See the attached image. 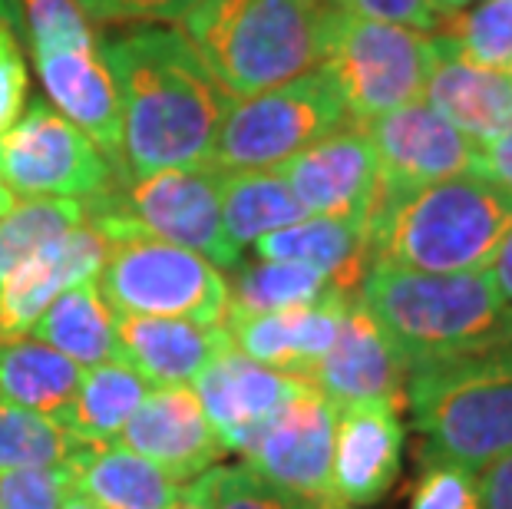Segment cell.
Listing matches in <instances>:
<instances>
[{"mask_svg":"<svg viewBox=\"0 0 512 509\" xmlns=\"http://www.w3.org/2000/svg\"><path fill=\"white\" fill-rule=\"evenodd\" d=\"M123 113V172L209 166L228 96L179 30L136 27L100 43Z\"/></svg>","mask_w":512,"mask_h":509,"instance_id":"6da1fadb","label":"cell"},{"mask_svg":"<svg viewBox=\"0 0 512 509\" xmlns=\"http://www.w3.org/2000/svg\"><path fill=\"white\" fill-rule=\"evenodd\" d=\"M512 232V192L486 176L377 196L367 219L370 262L410 272H483Z\"/></svg>","mask_w":512,"mask_h":509,"instance_id":"7a4b0ae2","label":"cell"},{"mask_svg":"<svg viewBox=\"0 0 512 509\" xmlns=\"http://www.w3.org/2000/svg\"><path fill=\"white\" fill-rule=\"evenodd\" d=\"M357 301L374 314L410 367L479 357L512 331V308L486 272L433 275L370 262Z\"/></svg>","mask_w":512,"mask_h":509,"instance_id":"3957f363","label":"cell"},{"mask_svg":"<svg viewBox=\"0 0 512 509\" xmlns=\"http://www.w3.org/2000/svg\"><path fill=\"white\" fill-rule=\"evenodd\" d=\"M331 0H199L179 34L212 80L245 100L324 63Z\"/></svg>","mask_w":512,"mask_h":509,"instance_id":"277c9868","label":"cell"},{"mask_svg":"<svg viewBox=\"0 0 512 509\" xmlns=\"http://www.w3.org/2000/svg\"><path fill=\"white\" fill-rule=\"evenodd\" d=\"M407 407L423 437L420 460L483 470L512 453V374L483 354L410 367Z\"/></svg>","mask_w":512,"mask_h":509,"instance_id":"5b68a950","label":"cell"},{"mask_svg":"<svg viewBox=\"0 0 512 509\" xmlns=\"http://www.w3.org/2000/svg\"><path fill=\"white\" fill-rule=\"evenodd\" d=\"M222 172L215 166L162 169L143 179L119 176L100 196L86 199V222L110 242L152 235L202 255L215 268L242 265V252L222 229Z\"/></svg>","mask_w":512,"mask_h":509,"instance_id":"8992f818","label":"cell"},{"mask_svg":"<svg viewBox=\"0 0 512 509\" xmlns=\"http://www.w3.org/2000/svg\"><path fill=\"white\" fill-rule=\"evenodd\" d=\"M433 57V34L354 17L334 7L321 67L331 73L351 126H361L423 100Z\"/></svg>","mask_w":512,"mask_h":509,"instance_id":"52a82bcc","label":"cell"},{"mask_svg":"<svg viewBox=\"0 0 512 509\" xmlns=\"http://www.w3.org/2000/svg\"><path fill=\"white\" fill-rule=\"evenodd\" d=\"M344 126L351 119L331 73L314 67L245 100H228L209 166L219 172L275 169Z\"/></svg>","mask_w":512,"mask_h":509,"instance_id":"ba28073f","label":"cell"},{"mask_svg":"<svg viewBox=\"0 0 512 509\" xmlns=\"http://www.w3.org/2000/svg\"><path fill=\"white\" fill-rule=\"evenodd\" d=\"M96 285L116 314L185 318L195 324H225L228 314L222 268L152 235L110 242Z\"/></svg>","mask_w":512,"mask_h":509,"instance_id":"9c48e42d","label":"cell"},{"mask_svg":"<svg viewBox=\"0 0 512 509\" xmlns=\"http://www.w3.org/2000/svg\"><path fill=\"white\" fill-rule=\"evenodd\" d=\"M0 176L20 199H93L113 182V162L50 103H30L0 133Z\"/></svg>","mask_w":512,"mask_h":509,"instance_id":"30bf717a","label":"cell"},{"mask_svg":"<svg viewBox=\"0 0 512 509\" xmlns=\"http://www.w3.org/2000/svg\"><path fill=\"white\" fill-rule=\"evenodd\" d=\"M377 156L380 196L413 192L456 176H479V143L423 100L361 123Z\"/></svg>","mask_w":512,"mask_h":509,"instance_id":"8fae6325","label":"cell"},{"mask_svg":"<svg viewBox=\"0 0 512 509\" xmlns=\"http://www.w3.org/2000/svg\"><path fill=\"white\" fill-rule=\"evenodd\" d=\"M334 420L337 407L311 384L288 407H281L242 450L245 467L275 483L278 490L324 509H341L331 486Z\"/></svg>","mask_w":512,"mask_h":509,"instance_id":"7c38bea8","label":"cell"},{"mask_svg":"<svg viewBox=\"0 0 512 509\" xmlns=\"http://www.w3.org/2000/svg\"><path fill=\"white\" fill-rule=\"evenodd\" d=\"M275 172L308 215L364 225L380 196L377 156L361 126H344L285 159Z\"/></svg>","mask_w":512,"mask_h":509,"instance_id":"4fadbf2b","label":"cell"},{"mask_svg":"<svg viewBox=\"0 0 512 509\" xmlns=\"http://www.w3.org/2000/svg\"><path fill=\"white\" fill-rule=\"evenodd\" d=\"M308 381L337 410L354 404H390L400 410L407 404V361L357 295L344 311L334 344L311 367Z\"/></svg>","mask_w":512,"mask_h":509,"instance_id":"5bb4252c","label":"cell"},{"mask_svg":"<svg viewBox=\"0 0 512 509\" xmlns=\"http://www.w3.org/2000/svg\"><path fill=\"white\" fill-rule=\"evenodd\" d=\"M195 397L225 450L242 453L261 427L311 387L308 377L258 364L228 348L195 377Z\"/></svg>","mask_w":512,"mask_h":509,"instance_id":"9a60e30c","label":"cell"},{"mask_svg":"<svg viewBox=\"0 0 512 509\" xmlns=\"http://www.w3.org/2000/svg\"><path fill=\"white\" fill-rule=\"evenodd\" d=\"M34 63L53 110L83 129L113 162V169L123 172V113H119V93L103 60L100 40L90 37L67 47L37 50Z\"/></svg>","mask_w":512,"mask_h":509,"instance_id":"2e32d148","label":"cell"},{"mask_svg":"<svg viewBox=\"0 0 512 509\" xmlns=\"http://www.w3.org/2000/svg\"><path fill=\"white\" fill-rule=\"evenodd\" d=\"M106 252H110V238L83 222L14 268L0 281V341L27 338L40 314L63 291L100 278Z\"/></svg>","mask_w":512,"mask_h":509,"instance_id":"e0dca14e","label":"cell"},{"mask_svg":"<svg viewBox=\"0 0 512 509\" xmlns=\"http://www.w3.org/2000/svg\"><path fill=\"white\" fill-rule=\"evenodd\" d=\"M116 443L152 460L182 483L209 473V467L225 457L199 397L185 384L149 391L129 424L119 430Z\"/></svg>","mask_w":512,"mask_h":509,"instance_id":"ac0fdd59","label":"cell"},{"mask_svg":"<svg viewBox=\"0 0 512 509\" xmlns=\"http://www.w3.org/2000/svg\"><path fill=\"white\" fill-rule=\"evenodd\" d=\"M403 424L390 404L341 407L334 420L331 486L337 506H367L384 500L400 476Z\"/></svg>","mask_w":512,"mask_h":509,"instance_id":"d6986e66","label":"cell"},{"mask_svg":"<svg viewBox=\"0 0 512 509\" xmlns=\"http://www.w3.org/2000/svg\"><path fill=\"white\" fill-rule=\"evenodd\" d=\"M119 364L133 367L152 387L192 384L222 351L232 348L225 324H195L185 318L116 314Z\"/></svg>","mask_w":512,"mask_h":509,"instance_id":"ffe728a7","label":"cell"},{"mask_svg":"<svg viewBox=\"0 0 512 509\" xmlns=\"http://www.w3.org/2000/svg\"><path fill=\"white\" fill-rule=\"evenodd\" d=\"M354 295L334 291L318 305H301L285 311L252 314V318L225 321L232 348L252 357L258 364L278 367V371L308 377L311 367L321 361L324 351L337 338L344 311Z\"/></svg>","mask_w":512,"mask_h":509,"instance_id":"44dd1931","label":"cell"},{"mask_svg":"<svg viewBox=\"0 0 512 509\" xmlns=\"http://www.w3.org/2000/svg\"><path fill=\"white\" fill-rule=\"evenodd\" d=\"M437 57L423 90V103L433 106L443 119L476 139L479 146L512 126V77L499 70L476 67L450 50L440 34H433Z\"/></svg>","mask_w":512,"mask_h":509,"instance_id":"7402d4cb","label":"cell"},{"mask_svg":"<svg viewBox=\"0 0 512 509\" xmlns=\"http://www.w3.org/2000/svg\"><path fill=\"white\" fill-rule=\"evenodd\" d=\"M67 473L73 490L83 493L96 509H169L185 486L116 440L73 447Z\"/></svg>","mask_w":512,"mask_h":509,"instance_id":"603a6c76","label":"cell"},{"mask_svg":"<svg viewBox=\"0 0 512 509\" xmlns=\"http://www.w3.org/2000/svg\"><path fill=\"white\" fill-rule=\"evenodd\" d=\"M252 248L265 262L308 265L314 272L328 275L347 295H354L370 268L364 225L344 219H324V215H308V219L285 225L278 232L261 235Z\"/></svg>","mask_w":512,"mask_h":509,"instance_id":"cb8c5ba5","label":"cell"},{"mask_svg":"<svg viewBox=\"0 0 512 509\" xmlns=\"http://www.w3.org/2000/svg\"><path fill=\"white\" fill-rule=\"evenodd\" d=\"M30 334H34V341L50 344L53 351L70 357L83 371L96 364L119 361L116 311L110 308V301L103 298L96 278L63 291V295L40 314Z\"/></svg>","mask_w":512,"mask_h":509,"instance_id":"d4e9b609","label":"cell"},{"mask_svg":"<svg viewBox=\"0 0 512 509\" xmlns=\"http://www.w3.org/2000/svg\"><path fill=\"white\" fill-rule=\"evenodd\" d=\"M146 394V381L133 367L119 361L86 367L73 400L57 414V424L67 430L73 447L113 443Z\"/></svg>","mask_w":512,"mask_h":509,"instance_id":"484cf974","label":"cell"},{"mask_svg":"<svg viewBox=\"0 0 512 509\" xmlns=\"http://www.w3.org/2000/svg\"><path fill=\"white\" fill-rule=\"evenodd\" d=\"M83 381V367L30 338L0 341V404L57 417Z\"/></svg>","mask_w":512,"mask_h":509,"instance_id":"4316f807","label":"cell"},{"mask_svg":"<svg viewBox=\"0 0 512 509\" xmlns=\"http://www.w3.org/2000/svg\"><path fill=\"white\" fill-rule=\"evenodd\" d=\"M219 199H222V229L238 252L245 245H255L261 235L308 219V212L301 209V202L294 199L288 182L275 169L222 172Z\"/></svg>","mask_w":512,"mask_h":509,"instance_id":"83f0119b","label":"cell"},{"mask_svg":"<svg viewBox=\"0 0 512 509\" xmlns=\"http://www.w3.org/2000/svg\"><path fill=\"white\" fill-rule=\"evenodd\" d=\"M334 291H341L328 275L314 272L308 265L294 262H265L242 265L235 275V285H228V314L232 318H252V314L285 311L301 305H318ZM347 295V291H344Z\"/></svg>","mask_w":512,"mask_h":509,"instance_id":"f1b7e54d","label":"cell"},{"mask_svg":"<svg viewBox=\"0 0 512 509\" xmlns=\"http://www.w3.org/2000/svg\"><path fill=\"white\" fill-rule=\"evenodd\" d=\"M86 222V202L80 199H24L0 215V281L37 255L53 238Z\"/></svg>","mask_w":512,"mask_h":509,"instance_id":"f546056e","label":"cell"},{"mask_svg":"<svg viewBox=\"0 0 512 509\" xmlns=\"http://www.w3.org/2000/svg\"><path fill=\"white\" fill-rule=\"evenodd\" d=\"M437 34L476 67L512 70V0H476L460 14L446 17Z\"/></svg>","mask_w":512,"mask_h":509,"instance_id":"4dcf8cb0","label":"cell"},{"mask_svg":"<svg viewBox=\"0 0 512 509\" xmlns=\"http://www.w3.org/2000/svg\"><path fill=\"white\" fill-rule=\"evenodd\" d=\"M73 440L57 417L0 404V470L67 467Z\"/></svg>","mask_w":512,"mask_h":509,"instance_id":"1f68e13d","label":"cell"},{"mask_svg":"<svg viewBox=\"0 0 512 509\" xmlns=\"http://www.w3.org/2000/svg\"><path fill=\"white\" fill-rule=\"evenodd\" d=\"M407 509H483L479 470L453 460H423Z\"/></svg>","mask_w":512,"mask_h":509,"instance_id":"d6a6232c","label":"cell"},{"mask_svg":"<svg viewBox=\"0 0 512 509\" xmlns=\"http://www.w3.org/2000/svg\"><path fill=\"white\" fill-rule=\"evenodd\" d=\"M212 480V509H324L301 496L278 490L275 483L261 480L248 467H215Z\"/></svg>","mask_w":512,"mask_h":509,"instance_id":"836d02e7","label":"cell"},{"mask_svg":"<svg viewBox=\"0 0 512 509\" xmlns=\"http://www.w3.org/2000/svg\"><path fill=\"white\" fill-rule=\"evenodd\" d=\"M20 14L27 24L30 53L96 37L90 17L83 14L76 0H20Z\"/></svg>","mask_w":512,"mask_h":509,"instance_id":"e575fe53","label":"cell"},{"mask_svg":"<svg viewBox=\"0 0 512 509\" xmlns=\"http://www.w3.org/2000/svg\"><path fill=\"white\" fill-rule=\"evenodd\" d=\"M67 486V467L0 470V509H60Z\"/></svg>","mask_w":512,"mask_h":509,"instance_id":"d590c367","label":"cell"},{"mask_svg":"<svg viewBox=\"0 0 512 509\" xmlns=\"http://www.w3.org/2000/svg\"><path fill=\"white\" fill-rule=\"evenodd\" d=\"M90 24H156L182 20L199 0H76Z\"/></svg>","mask_w":512,"mask_h":509,"instance_id":"8d00e7d4","label":"cell"},{"mask_svg":"<svg viewBox=\"0 0 512 509\" xmlns=\"http://www.w3.org/2000/svg\"><path fill=\"white\" fill-rule=\"evenodd\" d=\"M27 67H24V53L4 20H0V133H7L10 126L24 116L27 103Z\"/></svg>","mask_w":512,"mask_h":509,"instance_id":"74e56055","label":"cell"},{"mask_svg":"<svg viewBox=\"0 0 512 509\" xmlns=\"http://www.w3.org/2000/svg\"><path fill=\"white\" fill-rule=\"evenodd\" d=\"M337 10L354 17L380 20V24H400L423 34H437L440 17L433 10V0H331Z\"/></svg>","mask_w":512,"mask_h":509,"instance_id":"f35d334b","label":"cell"},{"mask_svg":"<svg viewBox=\"0 0 512 509\" xmlns=\"http://www.w3.org/2000/svg\"><path fill=\"white\" fill-rule=\"evenodd\" d=\"M479 176L493 179L496 186L512 192V126L479 146Z\"/></svg>","mask_w":512,"mask_h":509,"instance_id":"ab89813d","label":"cell"},{"mask_svg":"<svg viewBox=\"0 0 512 509\" xmlns=\"http://www.w3.org/2000/svg\"><path fill=\"white\" fill-rule=\"evenodd\" d=\"M483 509H512V453L479 470Z\"/></svg>","mask_w":512,"mask_h":509,"instance_id":"60d3db41","label":"cell"},{"mask_svg":"<svg viewBox=\"0 0 512 509\" xmlns=\"http://www.w3.org/2000/svg\"><path fill=\"white\" fill-rule=\"evenodd\" d=\"M486 272L493 275L496 291L503 295V301L512 308V232L506 235V242L499 245V252H496L493 262H489Z\"/></svg>","mask_w":512,"mask_h":509,"instance_id":"b9f144b4","label":"cell"},{"mask_svg":"<svg viewBox=\"0 0 512 509\" xmlns=\"http://www.w3.org/2000/svg\"><path fill=\"white\" fill-rule=\"evenodd\" d=\"M169 509H212V480L209 473L195 476L182 486V493L176 496V503Z\"/></svg>","mask_w":512,"mask_h":509,"instance_id":"7bdbcfd3","label":"cell"},{"mask_svg":"<svg viewBox=\"0 0 512 509\" xmlns=\"http://www.w3.org/2000/svg\"><path fill=\"white\" fill-rule=\"evenodd\" d=\"M483 357H489V361H493L496 367H503L506 374H512V331L496 344V348H489Z\"/></svg>","mask_w":512,"mask_h":509,"instance_id":"ee69618b","label":"cell"},{"mask_svg":"<svg viewBox=\"0 0 512 509\" xmlns=\"http://www.w3.org/2000/svg\"><path fill=\"white\" fill-rule=\"evenodd\" d=\"M470 4H476V0H433V10H437V17H440V24H443L446 17L460 14V10H466Z\"/></svg>","mask_w":512,"mask_h":509,"instance_id":"f6af8a7d","label":"cell"},{"mask_svg":"<svg viewBox=\"0 0 512 509\" xmlns=\"http://www.w3.org/2000/svg\"><path fill=\"white\" fill-rule=\"evenodd\" d=\"M60 509H96L90 500H86L83 493H76L73 486H67V493H63V503H60Z\"/></svg>","mask_w":512,"mask_h":509,"instance_id":"bcb514c9","label":"cell"},{"mask_svg":"<svg viewBox=\"0 0 512 509\" xmlns=\"http://www.w3.org/2000/svg\"><path fill=\"white\" fill-rule=\"evenodd\" d=\"M14 205H17V196L10 192V186L4 182V176H0V215H7L10 209H14Z\"/></svg>","mask_w":512,"mask_h":509,"instance_id":"7dc6e473","label":"cell"},{"mask_svg":"<svg viewBox=\"0 0 512 509\" xmlns=\"http://www.w3.org/2000/svg\"><path fill=\"white\" fill-rule=\"evenodd\" d=\"M509 77H512V70H509Z\"/></svg>","mask_w":512,"mask_h":509,"instance_id":"c3c4849f","label":"cell"}]
</instances>
